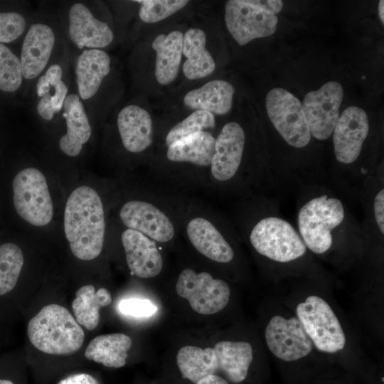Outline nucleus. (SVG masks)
Returning <instances> with one entry per match:
<instances>
[{
	"mask_svg": "<svg viewBox=\"0 0 384 384\" xmlns=\"http://www.w3.org/2000/svg\"><path fill=\"white\" fill-rule=\"evenodd\" d=\"M64 233L75 257H97L103 248L106 220L101 196L93 188L80 186L69 195L64 208Z\"/></svg>",
	"mask_w": 384,
	"mask_h": 384,
	"instance_id": "obj_1",
	"label": "nucleus"
},
{
	"mask_svg": "<svg viewBox=\"0 0 384 384\" xmlns=\"http://www.w3.org/2000/svg\"><path fill=\"white\" fill-rule=\"evenodd\" d=\"M27 334L39 351L51 355H70L78 351L84 331L70 311L58 304L43 307L28 322Z\"/></svg>",
	"mask_w": 384,
	"mask_h": 384,
	"instance_id": "obj_2",
	"label": "nucleus"
},
{
	"mask_svg": "<svg viewBox=\"0 0 384 384\" xmlns=\"http://www.w3.org/2000/svg\"><path fill=\"white\" fill-rule=\"evenodd\" d=\"M283 6L278 0H230L225 7L226 27L240 46L267 37L274 33L278 18L276 14Z\"/></svg>",
	"mask_w": 384,
	"mask_h": 384,
	"instance_id": "obj_3",
	"label": "nucleus"
},
{
	"mask_svg": "<svg viewBox=\"0 0 384 384\" xmlns=\"http://www.w3.org/2000/svg\"><path fill=\"white\" fill-rule=\"evenodd\" d=\"M177 216L191 245L206 258L218 263H228L234 258V251L210 210L195 203L178 208Z\"/></svg>",
	"mask_w": 384,
	"mask_h": 384,
	"instance_id": "obj_4",
	"label": "nucleus"
},
{
	"mask_svg": "<svg viewBox=\"0 0 384 384\" xmlns=\"http://www.w3.org/2000/svg\"><path fill=\"white\" fill-rule=\"evenodd\" d=\"M343 218L344 209L340 200L326 195L312 198L298 214V226L304 243L314 253L326 252L332 245V230Z\"/></svg>",
	"mask_w": 384,
	"mask_h": 384,
	"instance_id": "obj_5",
	"label": "nucleus"
},
{
	"mask_svg": "<svg viewBox=\"0 0 384 384\" xmlns=\"http://www.w3.org/2000/svg\"><path fill=\"white\" fill-rule=\"evenodd\" d=\"M13 203L16 213L30 225L41 227L50 223L53 203L44 174L27 167L12 181Z\"/></svg>",
	"mask_w": 384,
	"mask_h": 384,
	"instance_id": "obj_6",
	"label": "nucleus"
},
{
	"mask_svg": "<svg viewBox=\"0 0 384 384\" xmlns=\"http://www.w3.org/2000/svg\"><path fill=\"white\" fill-rule=\"evenodd\" d=\"M300 321L314 346L321 352L335 353L343 349L346 335L329 303L317 295H310L296 308Z\"/></svg>",
	"mask_w": 384,
	"mask_h": 384,
	"instance_id": "obj_7",
	"label": "nucleus"
},
{
	"mask_svg": "<svg viewBox=\"0 0 384 384\" xmlns=\"http://www.w3.org/2000/svg\"><path fill=\"white\" fill-rule=\"evenodd\" d=\"M249 238L259 254L279 262L297 260L306 250V246L293 226L277 217H267L258 221L250 231Z\"/></svg>",
	"mask_w": 384,
	"mask_h": 384,
	"instance_id": "obj_8",
	"label": "nucleus"
},
{
	"mask_svg": "<svg viewBox=\"0 0 384 384\" xmlns=\"http://www.w3.org/2000/svg\"><path fill=\"white\" fill-rule=\"evenodd\" d=\"M266 108L274 127L288 144L302 148L309 143L311 134L302 105L293 94L281 87L271 90Z\"/></svg>",
	"mask_w": 384,
	"mask_h": 384,
	"instance_id": "obj_9",
	"label": "nucleus"
},
{
	"mask_svg": "<svg viewBox=\"0 0 384 384\" xmlns=\"http://www.w3.org/2000/svg\"><path fill=\"white\" fill-rule=\"evenodd\" d=\"M176 290L188 301L196 312L201 314H213L224 309L230 294L225 281L214 278L207 272H197L190 268L181 272Z\"/></svg>",
	"mask_w": 384,
	"mask_h": 384,
	"instance_id": "obj_10",
	"label": "nucleus"
},
{
	"mask_svg": "<svg viewBox=\"0 0 384 384\" xmlns=\"http://www.w3.org/2000/svg\"><path fill=\"white\" fill-rule=\"evenodd\" d=\"M119 217L126 228L139 231L156 242H169L177 233L175 218L152 200L126 201L119 210Z\"/></svg>",
	"mask_w": 384,
	"mask_h": 384,
	"instance_id": "obj_11",
	"label": "nucleus"
},
{
	"mask_svg": "<svg viewBox=\"0 0 384 384\" xmlns=\"http://www.w3.org/2000/svg\"><path fill=\"white\" fill-rule=\"evenodd\" d=\"M343 95V88L336 81L328 82L306 95L302 107L310 134L314 138L325 140L331 136L339 117Z\"/></svg>",
	"mask_w": 384,
	"mask_h": 384,
	"instance_id": "obj_12",
	"label": "nucleus"
},
{
	"mask_svg": "<svg viewBox=\"0 0 384 384\" xmlns=\"http://www.w3.org/2000/svg\"><path fill=\"white\" fill-rule=\"evenodd\" d=\"M265 337L272 353L287 362L304 358L314 346L297 317L272 316L265 328Z\"/></svg>",
	"mask_w": 384,
	"mask_h": 384,
	"instance_id": "obj_13",
	"label": "nucleus"
},
{
	"mask_svg": "<svg viewBox=\"0 0 384 384\" xmlns=\"http://www.w3.org/2000/svg\"><path fill=\"white\" fill-rule=\"evenodd\" d=\"M245 143L242 127L237 122L225 124L215 138V152L208 174V184L232 180L241 165Z\"/></svg>",
	"mask_w": 384,
	"mask_h": 384,
	"instance_id": "obj_14",
	"label": "nucleus"
},
{
	"mask_svg": "<svg viewBox=\"0 0 384 384\" xmlns=\"http://www.w3.org/2000/svg\"><path fill=\"white\" fill-rule=\"evenodd\" d=\"M368 131L366 112L356 106L347 107L338 117L333 131L336 159L343 164L354 162L360 155Z\"/></svg>",
	"mask_w": 384,
	"mask_h": 384,
	"instance_id": "obj_15",
	"label": "nucleus"
},
{
	"mask_svg": "<svg viewBox=\"0 0 384 384\" xmlns=\"http://www.w3.org/2000/svg\"><path fill=\"white\" fill-rule=\"evenodd\" d=\"M121 241L132 274L152 278L161 272L164 261L156 242L127 228L121 234Z\"/></svg>",
	"mask_w": 384,
	"mask_h": 384,
	"instance_id": "obj_16",
	"label": "nucleus"
},
{
	"mask_svg": "<svg viewBox=\"0 0 384 384\" xmlns=\"http://www.w3.org/2000/svg\"><path fill=\"white\" fill-rule=\"evenodd\" d=\"M69 34L79 48L98 49L110 45L113 33L107 23L94 17L83 4H74L69 11Z\"/></svg>",
	"mask_w": 384,
	"mask_h": 384,
	"instance_id": "obj_17",
	"label": "nucleus"
},
{
	"mask_svg": "<svg viewBox=\"0 0 384 384\" xmlns=\"http://www.w3.org/2000/svg\"><path fill=\"white\" fill-rule=\"evenodd\" d=\"M55 44L52 28L43 23L31 25L24 38L21 54L23 77H37L47 65Z\"/></svg>",
	"mask_w": 384,
	"mask_h": 384,
	"instance_id": "obj_18",
	"label": "nucleus"
},
{
	"mask_svg": "<svg viewBox=\"0 0 384 384\" xmlns=\"http://www.w3.org/2000/svg\"><path fill=\"white\" fill-rule=\"evenodd\" d=\"M117 129L124 149L133 154L145 151L153 143V124L149 113L131 105L118 114Z\"/></svg>",
	"mask_w": 384,
	"mask_h": 384,
	"instance_id": "obj_19",
	"label": "nucleus"
},
{
	"mask_svg": "<svg viewBox=\"0 0 384 384\" xmlns=\"http://www.w3.org/2000/svg\"><path fill=\"white\" fill-rule=\"evenodd\" d=\"M215 138L208 132H199L176 141L167 147L166 157L172 164L207 169L215 152Z\"/></svg>",
	"mask_w": 384,
	"mask_h": 384,
	"instance_id": "obj_20",
	"label": "nucleus"
},
{
	"mask_svg": "<svg viewBox=\"0 0 384 384\" xmlns=\"http://www.w3.org/2000/svg\"><path fill=\"white\" fill-rule=\"evenodd\" d=\"M63 107L67 132L60 137L59 147L67 156L75 157L80 154L82 146L89 141L92 129L78 95L70 94L67 96Z\"/></svg>",
	"mask_w": 384,
	"mask_h": 384,
	"instance_id": "obj_21",
	"label": "nucleus"
},
{
	"mask_svg": "<svg viewBox=\"0 0 384 384\" xmlns=\"http://www.w3.org/2000/svg\"><path fill=\"white\" fill-rule=\"evenodd\" d=\"M110 71V58L100 49L85 50L75 65L78 92L82 100H88L99 90L103 79Z\"/></svg>",
	"mask_w": 384,
	"mask_h": 384,
	"instance_id": "obj_22",
	"label": "nucleus"
},
{
	"mask_svg": "<svg viewBox=\"0 0 384 384\" xmlns=\"http://www.w3.org/2000/svg\"><path fill=\"white\" fill-rule=\"evenodd\" d=\"M234 92L235 88L230 82L211 80L188 92L183 97V103L191 110L225 114L232 107Z\"/></svg>",
	"mask_w": 384,
	"mask_h": 384,
	"instance_id": "obj_23",
	"label": "nucleus"
},
{
	"mask_svg": "<svg viewBox=\"0 0 384 384\" xmlns=\"http://www.w3.org/2000/svg\"><path fill=\"white\" fill-rule=\"evenodd\" d=\"M213 349L218 373L234 384L245 380L253 358L252 346L245 341H223L217 343Z\"/></svg>",
	"mask_w": 384,
	"mask_h": 384,
	"instance_id": "obj_24",
	"label": "nucleus"
},
{
	"mask_svg": "<svg viewBox=\"0 0 384 384\" xmlns=\"http://www.w3.org/2000/svg\"><path fill=\"white\" fill-rule=\"evenodd\" d=\"M183 35L179 31L159 34L152 42L156 51L155 77L160 85H168L176 78L181 60Z\"/></svg>",
	"mask_w": 384,
	"mask_h": 384,
	"instance_id": "obj_25",
	"label": "nucleus"
},
{
	"mask_svg": "<svg viewBox=\"0 0 384 384\" xmlns=\"http://www.w3.org/2000/svg\"><path fill=\"white\" fill-rule=\"evenodd\" d=\"M206 44L205 32L200 28H189L183 35L182 54L187 59L183 65V72L188 80L206 77L215 68V61Z\"/></svg>",
	"mask_w": 384,
	"mask_h": 384,
	"instance_id": "obj_26",
	"label": "nucleus"
},
{
	"mask_svg": "<svg viewBox=\"0 0 384 384\" xmlns=\"http://www.w3.org/2000/svg\"><path fill=\"white\" fill-rule=\"evenodd\" d=\"M63 72L58 64L51 65L36 84L37 112L45 120H51L60 112L66 98L68 88L62 80Z\"/></svg>",
	"mask_w": 384,
	"mask_h": 384,
	"instance_id": "obj_27",
	"label": "nucleus"
},
{
	"mask_svg": "<svg viewBox=\"0 0 384 384\" xmlns=\"http://www.w3.org/2000/svg\"><path fill=\"white\" fill-rule=\"evenodd\" d=\"M132 344L131 338L124 334L100 335L89 343L85 356L105 366L121 368L126 364L127 352Z\"/></svg>",
	"mask_w": 384,
	"mask_h": 384,
	"instance_id": "obj_28",
	"label": "nucleus"
},
{
	"mask_svg": "<svg viewBox=\"0 0 384 384\" xmlns=\"http://www.w3.org/2000/svg\"><path fill=\"white\" fill-rule=\"evenodd\" d=\"M176 363L182 377L193 383L218 373V361L212 348L183 346L177 353Z\"/></svg>",
	"mask_w": 384,
	"mask_h": 384,
	"instance_id": "obj_29",
	"label": "nucleus"
},
{
	"mask_svg": "<svg viewBox=\"0 0 384 384\" xmlns=\"http://www.w3.org/2000/svg\"><path fill=\"white\" fill-rule=\"evenodd\" d=\"M112 302L110 292L105 288L97 291L94 286L87 284L80 287L72 303L76 321L87 329H95L100 321V309Z\"/></svg>",
	"mask_w": 384,
	"mask_h": 384,
	"instance_id": "obj_30",
	"label": "nucleus"
},
{
	"mask_svg": "<svg viewBox=\"0 0 384 384\" xmlns=\"http://www.w3.org/2000/svg\"><path fill=\"white\" fill-rule=\"evenodd\" d=\"M23 262V253L18 245L14 242L0 245V296L15 287Z\"/></svg>",
	"mask_w": 384,
	"mask_h": 384,
	"instance_id": "obj_31",
	"label": "nucleus"
},
{
	"mask_svg": "<svg viewBox=\"0 0 384 384\" xmlns=\"http://www.w3.org/2000/svg\"><path fill=\"white\" fill-rule=\"evenodd\" d=\"M215 127L213 114L204 110H196L169 131L165 137V144L168 147L176 141L196 132L210 133Z\"/></svg>",
	"mask_w": 384,
	"mask_h": 384,
	"instance_id": "obj_32",
	"label": "nucleus"
},
{
	"mask_svg": "<svg viewBox=\"0 0 384 384\" xmlns=\"http://www.w3.org/2000/svg\"><path fill=\"white\" fill-rule=\"evenodd\" d=\"M22 79L20 60L8 47L0 43V90L15 92L21 86Z\"/></svg>",
	"mask_w": 384,
	"mask_h": 384,
	"instance_id": "obj_33",
	"label": "nucleus"
},
{
	"mask_svg": "<svg viewBox=\"0 0 384 384\" xmlns=\"http://www.w3.org/2000/svg\"><path fill=\"white\" fill-rule=\"evenodd\" d=\"M141 4L139 11L140 19L146 23L162 21L184 7L186 0H142L136 1Z\"/></svg>",
	"mask_w": 384,
	"mask_h": 384,
	"instance_id": "obj_34",
	"label": "nucleus"
},
{
	"mask_svg": "<svg viewBox=\"0 0 384 384\" xmlns=\"http://www.w3.org/2000/svg\"><path fill=\"white\" fill-rule=\"evenodd\" d=\"M24 17L16 12H0V43H10L18 38L26 28Z\"/></svg>",
	"mask_w": 384,
	"mask_h": 384,
	"instance_id": "obj_35",
	"label": "nucleus"
},
{
	"mask_svg": "<svg viewBox=\"0 0 384 384\" xmlns=\"http://www.w3.org/2000/svg\"><path fill=\"white\" fill-rule=\"evenodd\" d=\"M118 309L123 314L147 317L155 314L157 307L149 300L132 298L122 300L118 304Z\"/></svg>",
	"mask_w": 384,
	"mask_h": 384,
	"instance_id": "obj_36",
	"label": "nucleus"
},
{
	"mask_svg": "<svg viewBox=\"0 0 384 384\" xmlns=\"http://www.w3.org/2000/svg\"><path fill=\"white\" fill-rule=\"evenodd\" d=\"M374 215L382 234L384 233V190L381 189L375 196Z\"/></svg>",
	"mask_w": 384,
	"mask_h": 384,
	"instance_id": "obj_37",
	"label": "nucleus"
},
{
	"mask_svg": "<svg viewBox=\"0 0 384 384\" xmlns=\"http://www.w3.org/2000/svg\"><path fill=\"white\" fill-rule=\"evenodd\" d=\"M58 384H100L91 375L76 373L62 379Z\"/></svg>",
	"mask_w": 384,
	"mask_h": 384,
	"instance_id": "obj_38",
	"label": "nucleus"
},
{
	"mask_svg": "<svg viewBox=\"0 0 384 384\" xmlns=\"http://www.w3.org/2000/svg\"><path fill=\"white\" fill-rule=\"evenodd\" d=\"M195 384H228V382L218 375H210L199 380Z\"/></svg>",
	"mask_w": 384,
	"mask_h": 384,
	"instance_id": "obj_39",
	"label": "nucleus"
},
{
	"mask_svg": "<svg viewBox=\"0 0 384 384\" xmlns=\"http://www.w3.org/2000/svg\"><path fill=\"white\" fill-rule=\"evenodd\" d=\"M383 1H380L378 4V14L382 23L384 22L383 18Z\"/></svg>",
	"mask_w": 384,
	"mask_h": 384,
	"instance_id": "obj_40",
	"label": "nucleus"
},
{
	"mask_svg": "<svg viewBox=\"0 0 384 384\" xmlns=\"http://www.w3.org/2000/svg\"><path fill=\"white\" fill-rule=\"evenodd\" d=\"M0 384H14L11 380L8 379H0Z\"/></svg>",
	"mask_w": 384,
	"mask_h": 384,
	"instance_id": "obj_41",
	"label": "nucleus"
}]
</instances>
